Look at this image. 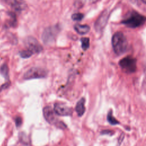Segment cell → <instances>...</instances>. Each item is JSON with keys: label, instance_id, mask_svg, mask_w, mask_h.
Here are the masks:
<instances>
[{"label": "cell", "instance_id": "12", "mask_svg": "<svg viewBox=\"0 0 146 146\" xmlns=\"http://www.w3.org/2000/svg\"><path fill=\"white\" fill-rule=\"evenodd\" d=\"M75 30L80 35H84L89 32L90 27L87 25L76 24L74 26Z\"/></svg>", "mask_w": 146, "mask_h": 146}, {"label": "cell", "instance_id": "2", "mask_svg": "<svg viewBox=\"0 0 146 146\" xmlns=\"http://www.w3.org/2000/svg\"><path fill=\"white\" fill-rule=\"evenodd\" d=\"M146 17L136 11H132L125 17L122 23L126 26L131 28L139 27L144 23Z\"/></svg>", "mask_w": 146, "mask_h": 146}, {"label": "cell", "instance_id": "8", "mask_svg": "<svg viewBox=\"0 0 146 146\" xmlns=\"http://www.w3.org/2000/svg\"><path fill=\"white\" fill-rule=\"evenodd\" d=\"M54 110L55 113L59 116H71L72 113L71 108L61 103H55L54 106Z\"/></svg>", "mask_w": 146, "mask_h": 146}, {"label": "cell", "instance_id": "5", "mask_svg": "<svg viewBox=\"0 0 146 146\" xmlns=\"http://www.w3.org/2000/svg\"><path fill=\"white\" fill-rule=\"evenodd\" d=\"M119 64L121 69L127 73H132L136 70V59L132 56H128L123 58Z\"/></svg>", "mask_w": 146, "mask_h": 146}, {"label": "cell", "instance_id": "23", "mask_svg": "<svg viewBox=\"0 0 146 146\" xmlns=\"http://www.w3.org/2000/svg\"><path fill=\"white\" fill-rule=\"evenodd\" d=\"M100 133L102 135H112L113 132V131H111V130H103L102 131L100 132Z\"/></svg>", "mask_w": 146, "mask_h": 146}, {"label": "cell", "instance_id": "17", "mask_svg": "<svg viewBox=\"0 0 146 146\" xmlns=\"http://www.w3.org/2000/svg\"><path fill=\"white\" fill-rule=\"evenodd\" d=\"M33 54L34 53L29 49L22 50V51H20V53H19L20 56L22 58H28L30 57L31 55H33Z\"/></svg>", "mask_w": 146, "mask_h": 146}, {"label": "cell", "instance_id": "13", "mask_svg": "<svg viewBox=\"0 0 146 146\" xmlns=\"http://www.w3.org/2000/svg\"><path fill=\"white\" fill-rule=\"evenodd\" d=\"M9 67L6 63L3 64L0 67V73L6 80H9Z\"/></svg>", "mask_w": 146, "mask_h": 146}, {"label": "cell", "instance_id": "21", "mask_svg": "<svg viewBox=\"0 0 146 146\" xmlns=\"http://www.w3.org/2000/svg\"><path fill=\"white\" fill-rule=\"evenodd\" d=\"M15 125L17 127H19L22 123V118L19 116H17L15 119Z\"/></svg>", "mask_w": 146, "mask_h": 146}, {"label": "cell", "instance_id": "14", "mask_svg": "<svg viewBox=\"0 0 146 146\" xmlns=\"http://www.w3.org/2000/svg\"><path fill=\"white\" fill-rule=\"evenodd\" d=\"M107 119L108 122L111 124V125H116L119 124V121H117L115 117L113 116L112 115V111H110L107 114Z\"/></svg>", "mask_w": 146, "mask_h": 146}, {"label": "cell", "instance_id": "16", "mask_svg": "<svg viewBox=\"0 0 146 146\" xmlns=\"http://www.w3.org/2000/svg\"><path fill=\"white\" fill-rule=\"evenodd\" d=\"M82 47L83 50H86L90 46V39L88 38H81Z\"/></svg>", "mask_w": 146, "mask_h": 146}, {"label": "cell", "instance_id": "4", "mask_svg": "<svg viewBox=\"0 0 146 146\" xmlns=\"http://www.w3.org/2000/svg\"><path fill=\"white\" fill-rule=\"evenodd\" d=\"M59 31L60 28L58 25L51 26L46 28L42 35V39L44 43L46 44L52 43L57 36Z\"/></svg>", "mask_w": 146, "mask_h": 146}, {"label": "cell", "instance_id": "24", "mask_svg": "<svg viewBox=\"0 0 146 146\" xmlns=\"http://www.w3.org/2000/svg\"><path fill=\"white\" fill-rule=\"evenodd\" d=\"M124 133H121V135H120V137H119V139H118V145H119L121 143V142L123 141V139H124Z\"/></svg>", "mask_w": 146, "mask_h": 146}, {"label": "cell", "instance_id": "22", "mask_svg": "<svg viewBox=\"0 0 146 146\" xmlns=\"http://www.w3.org/2000/svg\"><path fill=\"white\" fill-rule=\"evenodd\" d=\"M10 84V83L9 82H7L5 83H4L2 85H1L0 86V92L3 91V90H4L7 89L9 87Z\"/></svg>", "mask_w": 146, "mask_h": 146}, {"label": "cell", "instance_id": "19", "mask_svg": "<svg viewBox=\"0 0 146 146\" xmlns=\"http://www.w3.org/2000/svg\"><path fill=\"white\" fill-rule=\"evenodd\" d=\"M9 16L10 17V25L11 26H15L17 25V18L15 14L14 13H10Z\"/></svg>", "mask_w": 146, "mask_h": 146}, {"label": "cell", "instance_id": "9", "mask_svg": "<svg viewBox=\"0 0 146 146\" xmlns=\"http://www.w3.org/2000/svg\"><path fill=\"white\" fill-rule=\"evenodd\" d=\"M5 2L17 11H22L25 10L27 5L24 0H4Z\"/></svg>", "mask_w": 146, "mask_h": 146}, {"label": "cell", "instance_id": "1", "mask_svg": "<svg viewBox=\"0 0 146 146\" xmlns=\"http://www.w3.org/2000/svg\"><path fill=\"white\" fill-rule=\"evenodd\" d=\"M112 45L117 55H120L124 54L128 47V42L124 34L121 32L115 33L112 38Z\"/></svg>", "mask_w": 146, "mask_h": 146}, {"label": "cell", "instance_id": "25", "mask_svg": "<svg viewBox=\"0 0 146 146\" xmlns=\"http://www.w3.org/2000/svg\"><path fill=\"white\" fill-rule=\"evenodd\" d=\"M142 1H143L144 3H145V4H146V0H142Z\"/></svg>", "mask_w": 146, "mask_h": 146}, {"label": "cell", "instance_id": "7", "mask_svg": "<svg viewBox=\"0 0 146 146\" xmlns=\"http://www.w3.org/2000/svg\"><path fill=\"white\" fill-rule=\"evenodd\" d=\"M25 44L27 49L31 51L33 53H39L43 50L42 45L33 36H28L26 38Z\"/></svg>", "mask_w": 146, "mask_h": 146}, {"label": "cell", "instance_id": "10", "mask_svg": "<svg viewBox=\"0 0 146 146\" xmlns=\"http://www.w3.org/2000/svg\"><path fill=\"white\" fill-rule=\"evenodd\" d=\"M107 20V14L106 11L103 12L98 18L95 23V28L96 31H100L104 27Z\"/></svg>", "mask_w": 146, "mask_h": 146}, {"label": "cell", "instance_id": "15", "mask_svg": "<svg viewBox=\"0 0 146 146\" xmlns=\"http://www.w3.org/2000/svg\"><path fill=\"white\" fill-rule=\"evenodd\" d=\"M19 139L21 143L25 145H29L30 143V140L29 137L26 135V133L21 132L19 135Z\"/></svg>", "mask_w": 146, "mask_h": 146}, {"label": "cell", "instance_id": "6", "mask_svg": "<svg viewBox=\"0 0 146 146\" xmlns=\"http://www.w3.org/2000/svg\"><path fill=\"white\" fill-rule=\"evenodd\" d=\"M47 75L46 70L40 67H32L29 69L23 75V78L26 80L43 78Z\"/></svg>", "mask_w": 146, "mask_h": 146}, {"label": "cell", "instance_id": "11", "mask_svg": "<svg viewBox=\"0 0 146 146\" xmlns=\"http://www.w3.org/2000/svg\"><path fill=\"white\" fill-rule=\"evenodd\" d=\"M85 99L84 98H81L76 103L75 107V111L79 116H82L86 111V108L84 106Z\"/></svg>", "mask_w": 146, "mask_h": 146}, {"label": "cell", "instance_id": "18", "mask_svg": "<svg viewBox=\"0 0 146 146\" xmlns=\"http://www.w3.org/2000/svg\"><path fill=\"white\" fill-rule=\"evenodd\" d=\"M84 17V15L80 13H74L72 15L71 18L74 21H80Z\"/></svg>", "mask_w": 146, "mask_h": 146}, {"label": "cell", "instance_id": "20", "mask_svg": "<svg viewBox=\"0 0 146 146\" xmlns=\"http://www.w3.org/2000/svg\"><path fill=\"white\" fill-rule=\"evenodd\" d=\"M85 2H86V0H75L74 3L75 7L77 9L82 8L84 5Z\"/></svg>", "mask_w": 146, "mask_h": 146}, {"label": "cell", "instance_id": "3", "mask_svg": "<svg viewBox=\"0 0 146 146\" xmlns=\"http://www.w3.org/2000/svg\"><path fill=\"white\" fill-rule=\"evenodd\" d=\"M43 116L45 120L50 124H53L58 128L64 129L66 128L67 125L62 121L56 118L54 110L50 106H46L43 109Z\"/></svg>", "mask_w": 146, "mask_h": 146}]
</instances>
